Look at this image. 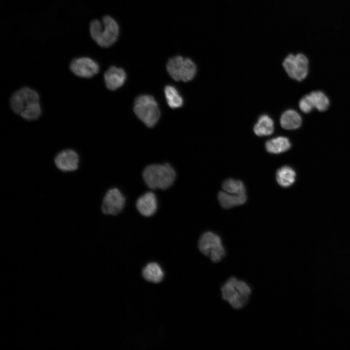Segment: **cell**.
I'll return each mask as SVG.
<instances>
[{
	"mask_svg": "<svg viewBox=\"0 0 350 350\" xmlns=\"http://www.w3.org/2000/svg\"><path fill=\"white\" fill-rule=\"evenodd\" d=\"M218 199L221 207L226 209L243 205L247 200L246 194H233L225 191H219Z\"/></svg>",
	"mask_w": 350,
	"mask_h": 350,
	"instance_id": "cell-14",
	"label": "cell"
},
{
	"mask_svg": "<svg viewBox=\"0 0 350 350\" xmlns=\"http://www.w3.org/2000/svg\"><path fill=\"white\" fill-rule=\"evenodd\" d=\"M302 123L300 115L293 109H288L281 115L280 123L281 127L286 130H294L299 128Z\"/></svg>",
	"mask_w": 350,
	"mask_h": 350,
	"instance_id": "cell-16",
	"label": "cell"
},
{
	"mask_svg": "<svg viewBox=\"0 0 350 350\" xmlns=\"http://www.w3.org/2000/svg\"><path fill=\"white\" fill-rule=\"evenodd\" d=\"M164 94L167 103L171 108H177L183 105V98L175 87L166 86L164 88Z\"/></svg>",
	"mask_w": 350,
	"mask_h": 350,
	"instance_id": "cell-20",
	"label": "cell"
},
{
	"mask_svg": "<svg viewBox=\"0 0 350 350\" xmlns=\"http://www.w3.org/2000/svg\"><path fill=\"white\" fill-rule=\"evenodd\" d=\"M291 146L289 140L285 137L279 136L267 140L265 147L271 154H279L288 151Z\"/></svg>",
	"mask_w": 350,
	"mask_h": 350,
	"instance_id": "cell-15",
	"label": "cell"
},
{
	"mask_svg": "<svg viewBox=\"0 0 350 350\" xmlns=\"http://www.w3.org/2000/svg\"><path fill=\"white\" fill-rule=\"evenodd\" d=\"M299 107L304 113L310 112L313 109L314 105L309 94L303 97L299 102Z\"/></svg>",
	"mask_w": 350,
	"mask_h": 350,
	"instance_id": "cell-23",
	"label": "cell"
},
{
	"mask_svg": "<svg viewBox=\"0 0 350 350\" xmlns=\"http://www.w3.org/2000/svg\"><path fill=\"white\" fill-rule=\"evenodd\" d=\"M89 33L91 38L99 46L108 48L117 40L119 26L111 16L106 15L101 20L92 19L89 24Z\"/></svg>",
	"mask_w": 350,
	"mask_h": 350,
	"instance_id": "cell-3",
	"label": "cell"
},
{
	"mask_svg": "<svg viewBox=\"0 0 350 350\" xmlns=\"http://www.w3.org/2000/svg\"><path fill=\"white\" fill-rule=\"evenodd\" d=\"M142 275L143 278L150 282L159 283L164 277L163 272L158 264L150 262L143 269Z\"/></svg>",
	"mask_w": 350,
	"mask_h": 350,
	"instance_id": "cell-19",
	"label": "cell"
},
{
	"mask_svg": "<svg viewBox=\"0 0 350 350\" xmlns=\"http://www.w3.org/2000/svg\"><path fill=\"white\" fill-rule=\"evenodd\" d=\"M314 107L320 111L327 110L329 106L330 102L328 98L320 91H314L309 94Z\"/></svg>",
	"mask_w": 350,
	"mask_h": 350,
	"instance_id": "cell-22",
	"label": "cell"
},
{
	"mask_svg": "<svg viewBox=\"0 0 350 350\" xmlns=\"http://www.w3.org/2000/svg\"><path fill=\"white\" fill-rule=\"evenodd\" d=\"M134 111L138 118L147 127L154 126L160 117L158 104L151 95L138 96L134 104Z\"/></svg>",
	"mask_w": 350,
	"mask_h": 350,
	"instance_id": "cell-5",
	"label": "cell"
},
{
	"mask_svg": "<svg viewBox=\"0 0 350 350\" xmlns=\"http://www.w3.org/2000/svg\"><path fill=\"white\" fill-rule=\"evenodd\" d=\"M166 69L174 80L185 82L192 80L197 70L196 66L192 59L179 55L170 58L167 63Z\"/></svg>",
	"mask_w": 350,
	"mask_h": 350,
	"instance_id": "cell-7",
	"label": "cell"
},
{
	"mask_svg": "<svg viewBox=\"0 0 350 350\" xmlns=\"http://www.w3.org/2000/svg\"><path fill=\"white\" fill-rule=\"evenodd\" d=\"M12 110L28 121L37 119L41 114L39 96L34 89L23 87L15 92L10 100Z\"/></svg>",
	"mask_w": 350,
	"mask_h": 350,
	"instance_id": "cell-2",
	"label": "cell"
},
{
	"mask_svg": "<svg viewBox=\"0 0 350 350\" xmlns=\"http://www.w3.org/2000/svg\"><path fill=\"white\" fill-rule=\"evenodd\" d=\"M142 176L149 190L164 191L174 184L177 173L174 167L169 162L153 163L144 167Z\"/></svg>",
	"mask_w": 350,
	"mask_h": 350,
	"instance_id": "cell-1",
	"label": "cell"
},
{
	"mask_svg": "<svg viewBox=\"0 0 350 350\" xmlns=\"http://www.w3.org/2000/svg\"><path fill=\"white\" fill-rule=\"evenodd\" d=\"M70 68L75 75L83 78H91L97 74L100 70L99 65L95 61L86 56L73 59Z\"/></svg>",
	"mask_w": 350,
	"mask_h": 350,
	"instance_id": "cell-11",
	"label": "cell"
},
{
	"mask_svg": "<svg viewBox=\"0 0 350 350\" xmlns=\"http://www.w3.org/2000/svg\"><path fill=\"white\" fill-rule=\"evenodd\" d=\"M81 157L73 149L66 148L57 152L53 158V163L56 168L64 173H73L80 167Z\"/></svg>",
	"mask_w": 350,
	"mask_h": 350,
	"instance_id": "cell-10",
	"label": "cell"
},
{
	"mask_svg": "<svg viewBox=\"0 0 350 350\" xmlns=\"http://www.w3.org/2000/svg\"><path fill=\"white\" fill-rule=\"evenodd\" d=\"M296 177V173L295 170L289 166H283L276 172L277 182L282 187L291 186L295 182Z\"/></svg>",
	"mask_w": 350,
	"mask_h": 350,
	"instance_id": "cell-18",
	"label": "cell"
},
{
	"mask_svg": "<svg viewBox=\"0 0 350 350\" xmlns=\"http://www.w3.org/2000/svg\"><path fill=\"white\" fill-rule=\"evenodd\" d=\"M274 123L272 119L267 115L261 116L254 126L253 131L258 136H267L274 131Z\"/></svg>",
	"mask_w": 350,
	"mask_h": 350,
	"instance_id": "cell-17",
	"label": "cell"
},
{
	"mask_svg": "<svg viewBox=\"0 0 350 350\" xmlns=\"http://www.w3.org/2000/svg\"><path fill=\"white\" fill-rule=\"evenodd\" d=\"M126 75L124 70L115 66H111L105 72L104 80L107 88L115 90L124 83Z\"/></svg>",
	"mask_w": 350,
	"mask_h": 350,
	"instance_id": "cell-13",
	"label": "cell"
},
{
	"mask_svg": "<svg viewBox=\"0 0 350 350\" xmlns=\"http://www.w3.org/2000/svg\"><path fill=\"white\" fill-rule=\"evenodd\" d=\"M135 207L141 216L145 217L154 216L158 208V200L156 192L148 190L142 193L136 199Z\"/></svg>",
	"mask_w": 350,
	"mask_h": 350,
	"instance_id": "cell-12",
	"label": "cell"
},
{
	"mask_svg": "<svg viewBox=\"0 0 350 350\" xmlns=\"http://www.w3.org/2000/svg\"><path fill=\"white\" fill-rule=\"evenodd\" d=\"M308 64L307 57L302 53L289 54L282 62V66L289 77L298 81L307 76Z\"/></svg>",
	"mask_w": 350,
	"mask_h": 350,
	"instance_id": "cell-9",
	"label": "cell"
},
{
	"mask_svg": "<svg viewBox=\"0 0 350 350\" xmlns=\"http://www.w3.org/2000/svg\"><path fill=\"white\" fill-rule=\"evenodd\" d=\"M223 299L235 309H240L248 302L251 289L244 280L231 277L221 288Z\"/></svg>",
	"mask_w": 350,
	"mask_h": 350,
	"instance_id": "cell-4",
	"label": "cell"
},
{
	"mask_svg": "<svg viewBox=\"0 0 350 350\" xmlns=\"http://www.w3.org/2000/svg\"><path fill=\"white\" fill-rule=\"evenodd\" d=\"M126 197L118 187L109 188L104 194L101 202L102 212L107 216H116L124 210L126 204Z\"/></svg>",
	"mask_w": 350,
	"mask_h": 350,
	"instance_id": "cell-8",
	"label": "cell"
},
{
	"mask_svg": "<svg viewBox=\"0 0 350 350\" xmlns=\"http://www.w3.org/2000/svg\"><path fill=\"white\" fill-rule=\"evenodd\" d=\"M199 251L205 256L209 257L214 263L221 261L226 256V250L220 237L210 231L204 232L198 241Z\"/></svg>",
	"mask_w": 350,
	"mask_h": 350,
	"instance_id": "cell-6",
	"label": "cell"
},
{
	"mask_svg": "<svg viewBox=\"0 0 350 350\" xmlns=\"http://www.w3.org/2000/svg\"><path fill=\"white\" fill-rule=\"evenodd\" d=\"M223 190L226 192L233 194H246L244 183L238 179L228 178L224 180L222 185Z\"/></svg>",
	"mask_w": 350,
	"mask_h": 350,
	"instance_id": "cell-21",
	"label": "cell"
}]
</instances>
